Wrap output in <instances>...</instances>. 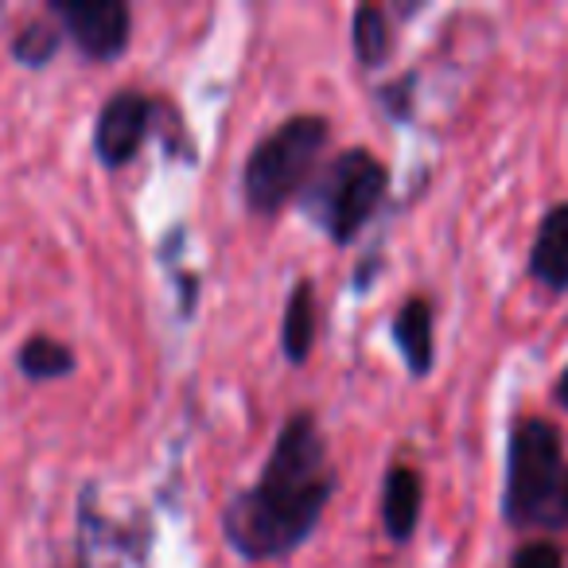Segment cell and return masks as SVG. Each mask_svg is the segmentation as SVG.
I'll return each mask as SVG.
<instances>
[{
    "label": "cell",
    "instance_id": "277c9868",
    "mask_svg": "<svg viewBox=\"0 0 568 568\" xmlns=\"http://www.w3.org/2000/svg\"><path fill=\"white\" fill-rule=\"evenodd\" d=\"M386 187L389 168L371 149H347L312 175L296 203L335 245H351L382 206Z\"/></svg>",
    "mask_w": 568,
    "mask_h": 568
},
{
    "label": "cell",
    "instance_id": "e0dca14e",
    "mask_svg": "<svg viewBox=\"0 0 568 568\" xmlns=\"http://www.w3.org/2000/svg\"><path fill=\"white\" fill-rule=\"evenodd\" d=\"M557 402L568 409V366H565V371H560V382H557Z\"/></svg>",
    "mask_w": 568,
    "mask_h": 568
},
{
    "label": "cell",
    "instance_id": "3957f363",
    "mask_svg": "<svg viewBox=\"0 0 568 568\" xmlns=\"http://www.w3.org/2000/svg\"><path fill=\"white\" fill-rule=\"evenodd\" d=\"M565 452L560 433L545 417L514 420L506 440V483H503V518L510 526H552L560 483H565Z\"/></svg>",
    "mask_w": 568,
    "mask_h": 568
},
{
    "label": "cell",
    "instance_id": "7c38bea8",
    "mask_svg": "<svg viewBox=\"0 0 568 568\" xmlns=\"http://www.w3.org/2000/svg\"><path fill=\"white\" fill-rule=\"evenodd\" d=\"M17 366H20V374L32 382H59V378H67V374H74L79 358H74V351L67 347V343L51 339V335H28L17 355Z\"/></svg>",
    "mask_w": 568,
    "mask_h": 568
},
{
    "label": "cell",
    "instance_id": "6da1fadb",
    "mask_svg": "<svg viewBox=\"0 0 568 568\" xmlns=\"http://www.w3.org/2000/svg\"><path fill=\"white\" fill-rule=\"evenodd\" d=\"M335 467L316 413L284 420L257 483L237 490L222 510V537L245 560H281L296 552L335 495Z\"/></svg>",
    "mask_w": 568,
    "mask_h": 568
},
{
    "label": "cell",
    "instance_id": "52a82bcc",
    "mask_svg": "<svg viewBox=\"0 0 568 568\" xmlns=\"http://www.w3.org/2000/svg\"><path fill=\"white\" fill-rule=\"evenodd\" d=\"M420 510H425V483L420 471L409 464H394L382 479V526H386L389 541L405 545L417 534Z\"/></svg>",
    "mask_w": 568,
    "mask_h": 568
},
{
    "label": "cell",
    "instance_id": "9a60e30c",
    "mask_svg": "<svg viewBox=\"0 0 568 568\" xmlns=\"http://www.w3.org/2000/svg\"><path fill=\"white\" fill-rule=\"evenodd\" d=\"M405 90H413V74L397 79L394 87H382V90H378V102L386 105V110L394 113L397 121H405V118L413 113V94H405Z\"/></svg>",
    "mask_w": 568,
    "mask_h": 568
},
{
    "label": "cell",
    "instance_id": "5b68a950",
    "mask_svg": "<svg viewBox=\"0 0 568 568\" xmlns=\"http://www.w3.org/2000/svg\"><path fill=\"white\" fill-rule=\"evenodd\" d=\"M51 17L67 32V40L94 63H113L125 55L133 36V12L121 0H51Z\"/></svg>",
    "mask_w": 568,
    "mask_h": 568
},
{
    "label": "cell",
    "instance_id": "8992f818",
    "mask_svg": "<svg viewBox=\"0 0 568 568\" xmlns=\"http://www.w3.org/2000/svg\"><path fill=\"white\" fill-rule=\"evenodd\" d=\"M152 110H156V105H152L141 90H118V94H110V102L98 110V121H94L98 164L110 168V172L133 164L144 136H149Z\"/></svg>",
    "mask_w": 568,
    "mask_h": 568
},
{
    "label": "cell",
    "instance_id": "2e32d148",
    "mask_svg": "<svg viewBox=\"0 0 568 568\" xmlns=\"http://www.w3.org/2000/svg\"><path fill=\"white\" fill-rule=\"evenodd\" d=\"M565 521H568V471H565V483H560L557 510H552V526H565Z\"/></svg>",
    "mask_w": 568,
    "mask_h": 568
},
{
    "label": "cell",
    "instance_id": "8fae6325",
    "mask_svg": "<svg viewBox=\"0 0 568 568\" xmlns=\"http://www.w3.org/2000/svg\"><path fill=\"white\" fill-rule=\"evenodd\" d=\"M351 48H355V59L366 71L386 67L397 48V32L389 24V12L378 9V4H358L355 17H351Z\"/></svg>",
    "mask_w": 568,
    "mask_h": 568
},
{
    "label": "cell",
    "instance_id": "7a4b0ae2",
    "mask_svg": "<svg viewBox=\"0 0 568 568\" xmlns=\"http://www.w3.org/2000/svg\"><path fill=\"white\" fill-rule=\"evenodd\" d=\"M327 141H332V125L320 113H296L268 136H261L242 168L245 206L261 219H273L284 203L301 199L312 175L320 172Z\"/></svg>",
    "mask_w": 568,
    "mask_h": 568
},
{
    "label": "cell",
    "instance_id": "ba28073f",
    "mask_svg": "<svg viewBox=\"0 0 568 568\" xmlns=\"http://www.w3.org/2000/svg\"><path fill=\"white\" fill-rule=\"evenodd\" d=\"M529 276L549 293H568V203H557L537 222L529 245Z\"/></svg>",
    "mask_w": 568,
    "mask_h": 568
},
{
    "label": "cell",
    "instance_id": "30bf717a",
    "mask_svg": "<svg viewBox=\"0 0 568 568\" xmlns=\"http://www.w3.org/2000/svg\"><path fill=\"white\" fill-rule=\"evenodd\" d=\"M281 351L293 366H304L316 351V284L308 276L293 284L281 316Z\"/></svg>",
    "mask_w": 568,
    "mask_h": 568
},
{
    "label": "cell",
    "instance_id": "4fadbf2b",
    "mask_svg": "<svg viewBox=\"0 0 568 568\" xmlns=\"http://www.w3.org/2000/svg\"><path fill=\"white\" fill-rule=\"evenodd\" d=\"M63 40H67V32L59 24H28V28H20V36L12 40V59H17L20 67L43 71V67L59 55Z\"/></svg>",
    "mask_w": 568,
    "mask_h": 568
},
{
    "label": "cell",
    "instance_id": "9c48e42d",
    "mask_svg": "<svg viewBox=\"0 0 568 568\" xmlns=\"http://www.w3.org/2000/svg\"><path fill=\"white\" fill-rule=\"evenodd\" d=\"M433 327H436V312L425 296H409V301L397 308L394 324H389V335H394V343H397V355H402L405 371H409L413 378L433 374V363H436Z\"/></svg>",
    "mask_w": 568,
    "mask_h": 568
},
{
    "label": "cell",
    "instance_id": "5bb4252c",
    "mask_svg": "<svg viewBox=\"0 0 568 568\" xmlns=\"http://www.w3.org/2000/svg\"><path fill=\"white\" fill-rule=\"evenodd\" d=\"M510 568H565V557L552 541H529L514 552Z\"/></svg>",
    "mask_w": 568,
    "mask_h": 568
}]
</instances>
